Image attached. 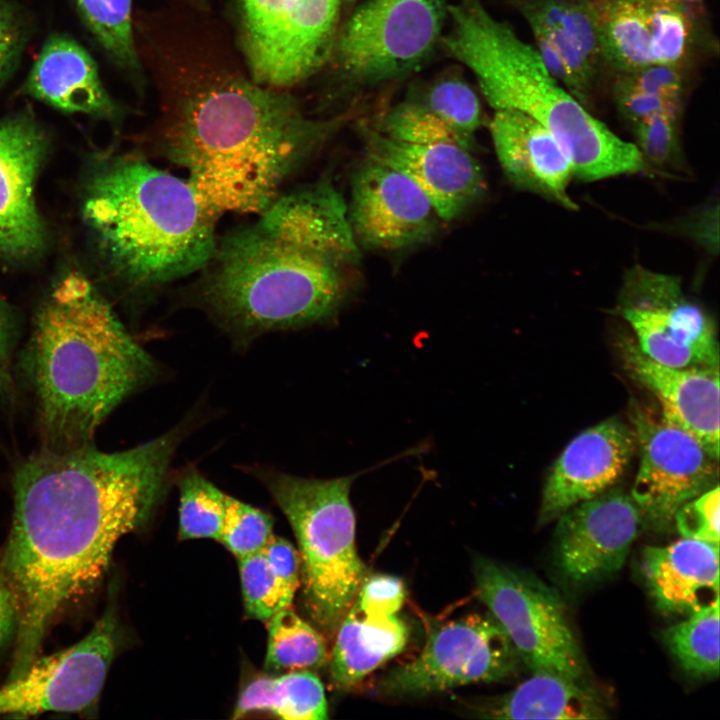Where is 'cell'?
Wrapping results in <instances>:
<instances>
[{
    "mask_svg": "<svg viewBox=\"0 0 720 720\" xmlns=\"http://www.w3.org/2000/svg\"><path fill=\"white\" fill-rule=\"evenodd\" d=\"M679 116L657 114L633 124L637 148L647 163L672 164L679 154Z\"/></svg>",
    "mask_w": 720,
    "mask_h": 720,
    "instance_id": "cell-37",
    "label": "cell"
},
{
    "mask_svg": "<svg viewBox=\"0 0 720 720\" xmlns=\"http://www.w3.org/2000/svg\"><path fill=\"white\" fill-rule=\"evenodd\" d=\"M342 0H241L244 43L254 77L294 85L323 62Z\"/></svg>",
    "mask_w": 720,
    "mask_h": 720,
    "instance_id": "cell-11",
    "label": "cell"
},
{
    "mask_svg": "<svg viewBox=\"0 0 720 720\" xmlns=\"http://www.w3.org/2000/svg\"><path fill=\"white\" fill-rule=\"evenodd\" d=\"M620 354L628 375L658 399L661 415L718 460L719 368H670L648 358L631 340L620 343Z\"/></svg>",
    "mask_w": 720,
    "mask_h": 720,
    "instance_id": "cell-22",
    "label": "cell"
},
{
    "mask_svg": "<svg viewBox=\"0 0 720 720\" xmlns=\"http://www.w3.org/2000/svg\"><path fill=\"white\" fill-rule=\"evenodd\" d=\"M259 84L213 79L184 96L166 121L162 152L215 217L260 213L337 127Z\"/></svg>",
    "mask_w": 720,
    "mask_h": 720,
    "instance_id": "cell-3",
    "label": "cell"
},
{
    "mask_svg": "<svg viewBox=\"0 0 720 720\" xmlns=\"http://www.w3.org/2000/svg\"><path fill=\"white\" fill-rule=\"evenodd\" d=\"M545 67L582 104L602 59L595 23L584 0H519Z\"/></svg>",
    "mask_w": 720,
    "mask_h": 720,
    "instance_id": "cell-21",
    "label": "cell"
},
{
    "mask_svg": "<svg viewBox=\"0 0 720 720\" xmlns=\"http://www.w3.org/2000/svg\"><path fill=\"white\" fill-rule=\"evenodd\" d=\"M405 596L396 576L365 577L336 628L329 671L337 688L352 687L404 649L409 630L398 612Z\"/></svg>",
    "mask_w": 720,
    "mask_h": 720,
    "instance_id": "cell-17",
    "label": "cell"
},
{
    "mask_svg": "<svg viewBox=\"0 0 720 720\" xmlns=\"http://www.w3.org/2000/svg\"><path fill=\"white\" fill-rule=\"evenodd\" d=\"M641 569L659 610L690 615L719 599V545L682 538L647 546Z\"/></svg>",
    "mask_w": 720,
    "mask_h": 720,
    "instance_id": "cell-25",
    "label": "cell"
},
{
    "mask_svg": "<svg viewBox=\"0 0 720 720\" xmlns=\"http://www.w3.org/2000/svg\"><path fill=\"white\" fill-rule=\"evenodd\" d=\"M637 345L651 360L675 369L719 368L713 321L683 292L646 306H622Z\"/></svg>",
    "mask_w": 720,
    "mask_h": 720,
    "instance_id": "cell-23",
    "label": "cell"
},
{
    "mask_svg": "<svg viewBox=\"0 0 720 720\" xmlns=\"http://www.w3.org/2000/svg\"><path fill=\"white\" fill-rule=\"evenodd\" d=\"M471 152L451 143L412 144L367 133L368 158L409 177L445 222L463 215L486 191L483 170Z\"/></svg>",
    "mask_w": 720,
    "mask_h": 720,
    "instance_id": "cell-20",
    "label": "cell"
},
{
    "mask_svg": "<svg viewBox=\"0 0 720 720\" xmlns=\"http://www.w3.org/2000/svg\"><path fill=\"white\" fill-rule=\"evenodd\" d=\"M479 717L492 719L605 718L598 694L581 679L540 672L520 683L509 693L483 703L475 710Z\"/></svg>",
    "mask_w": 720,
    "mask_h": 720,
    "instance_id": "cell-27",
    "label": "cell"
},
{
    "mask_svg": "<svg viewBox=\"0 0 720 720\" xmlns=\"http://www.w3.org/2000/svg\"><path fill=\"white\" fill-rule=\"evenodd\" d=\"M14 327L11 314L0 298V399L10 400L13 395L12 348Z\"/></svg>",
    "mask_w": 720,
    "mask_h": 720,
    "instance_id": "cell-41",
    "label": "cell"
},
{
    "mask_svg": "<svg viewBox=\"0 0 720 720\" xmlns=\"http://www.w3.org/2000/svg\"><path fill=\"white\" fill-rule=\"evenodd\" d=\"M183 435L178 426L118 452L42 448L18 466L0 560L17 613L7 679L40 655L58 613L102 579L120 539L147 521Z\"/></svg>",
    "mask_w": 720,
    "mask_h": 720,
    "instance_id": "cell-1",
    "label": "cell"
},
{
    "mask_svg": "<svg viewBox=\"0 0 720 720\" xmlns=\"http://www.w3.org/2000/svg\"><path fill=\"white\" fill-rule=\"evenodd\" d=\"M490 133L504 174L514 185L575 209L567 193L571 163L540 123L519 111L495 110Z\"/></svg>",
    "mask_w": 720,
    "mask_h": 720,
    "instance_id": "cell-24",
    "label": "cell"
},
{
    "mask_svg": "<svg viewBox=\"0 0 720 720\" xmlns=\"http://www.w3.org/2000/svg\"><path fill=\"white\" fill-rule=\"evenodd\" d=\"M22 26L15 10L0 0V88L12 72L22 45Z\"/></svg>",
    "mask_w": 720,
    "mask_h": 720,
    "instance_id": "cell-39",
    "label": "cell"
},
{
    "mask_svg": "<svg viewBox=\"0 0 720 720\" xmlns=\"http://www.w3.org/2000/svg\"><path fill=\"white\" fill-rule=\"evenodd\" d=\"M520 657L501 624L472 614L434 628L421 653L391 670L380 682L388 696H420L479 682L509 678Z\"/></svg>",
    "mask_w": 720,
    "mask_h": 720,
    "instance_id": "cell-9",
    "label": "cell"
},
{
    "mask_svg": "<svg viewBox=\"0 0 720 720\" xmlns=\"http://www.w3.org/2000/svg\"><path fill=\"white\" fill-rule=\"evenodd\" d=\"M347 209L358 245L377 250L423 244L435 236L442 221L409 177L370 158L352 177Z\"/></svg>",
    "mask_w": 720,
    "mask_h": 720,
    "instance_id": "cell-16",
    "label": "cell"
},
{
    "mask_svg": "<svg viewBox=\"0 0 720 720\" xmlns=\"http://www.w3.org/2000/svg\"><path fill=\"white\" fill-rule=\"evenodd\" d=\"M118 639L114 607L72 646L40 655L18 677L0 687V716L74 713L94 706L103 689Z\"/></svg>",
    "mask_w": 720,
    "mask_h": 720,
    "instance_id": "cell-12",
    "label": "cell"
},
{
    "mask_svg": "<svg viewBox=\"0 0 720 720\" xmlns=\"http://www.w3.org/2000/svg\"><path fill=\"white\" fill-rule=\"evenodd\" d=\"M268 624L266 669L274 672L310 670L326 663L323 637L290 607L276 613Z\"/></svg>",
    "mask_w": 720,
    "mask_h": 720,
    "instance_id": "cell-30",
    "label": "cell"
},
{
    "mask_svg": "<svg viewBox=\"0 0 720 720\" xmlns=\"http://www.w3.org/2000/svg\"><path fill=\"white\" fill-rule=\"evenodd\" d=\"M261 552L274 574L297 590L301 578V560L295 547L286 539L273 536Z\"/></svg>",
    "mask_w": 720,
    "mask_h": 720,
    "instance_id": "cell-40",
    "label": "cell"
},
{
    "mask_svg": "<svg viewBox=\"0 0 720 720\" xmlns=\"http://www.w3.org/2000/svg\"><path fill=\"white\" fill-rule=\"evenodd\" d=\"M423 106L455 129L474 136L482 124V110L475 91L464 81L449 78L430 88Z\"/></svg>",
    "mask_w": 720,
    "mask_h": 720,
    "instance_id": "cell-36",
    "label": "cell"
},
{
    "mask_svg": "<svg viewBox=\"0 0 720 720\" xmlns=\"http://www.w3.org/2000/svg\"><path fill=\"white\" fill-rule=\"evenodd\" d=\"M273 536L269 514L228 496L219 542L237 559L261 552Z\"/></svg>",
    "mask_w": 720,
    "mask_h": 720,
    "instance_id": "cell-35",
    "label": "cell"
},
{
    "mask_svg": "<svg viewBox=\"0 0 720 720\" xmlns=\"http://www.w3.org/2000/svg\"><path fill=\"white\" fill-rule=\"evenodd\" d=\"M179 491L180 538L219 541L228 495L194 469L181 475Z\"/></svg>",
    "mask_w": 720,
    "mask_h": 720,
    "instance_id": "cell-31",
    "label": "cell"
},
{
    "mask_svg": "<svg viewBox=\"0 0 720 720\" xmlns=\"http://www.w3.org/2000/svg\"><path fill=\"white\" fill-rule=\"evenodd\" d=\"M448 54L468 68L494 110H515L540 123L567 155L573 176L591 182L646 171L635 144L592 116L545 67L538 51L480 0L448 8Z\"/></svg>",
    "mask_w": 720,
    "mask_h": 720,
    "instance_id": "cell-5",
    "label": "cell"
},
{
    "mask_svg": "<svg viewBox=\"0 0 720 720\" xmlns=\"http://www.w3.org/2000/svg\"><path fill=\"white\" fill-rule=\"evenodd\" d=\"M84 216L112 268L154 288L204 269L216 218L185 178L140 158H121L93 179Z\"/></svg>",
    "mask_w": 720,
    "mask_h": 720,
    "instance_id": "cell-6",
    "label": "cell"
},
{
    "mask_svg": "<svg viewBox=\"0 0 720 720\" xmlns=\"http://www.w3.org/2000/svg\"><path fill=\"white\" fill-rule=\"evenodd\" d=\"M258 711L270 712L285 720L327 719L323 684L309 670L257 678L241 691L233 718Z\"/></svg>",
    "mask_w": 720,
    "mask_h": 720,
    "instance_id": "cell-28",
    "label": "cell"
},
{
    "mask_svg": "<svg viewBox=\"0 0 720 720\" xmlns=\"http://www.w3.org/2000/svg\"><path fill=\"white\" fill-rule=\"evenodd\" d=\"M46 144L30 116L0 122V256L6 259L33 256L44 244L34 184Z\"/></svg>",
    "mask_w": 720,
    "mask_h": 720,
    "instance_id": "cell-19",
    "label": "cell"
},
{
    "mask_svg": "<svg viewBox=\"0 0 720 720\" xmlns=\"http://www.w3.org/2000/svg\"><path fill=\"white\" fill-rule=\"evenodd\" d=\"M84 23L112 59L129 70L138 68L133 37L132 0H74Z\"/></svg>",
    "mask_w": 720,
    "mask_h": 720,
    "instance_id": "cell-32",
    "label": "cell"
},
{
    "mask_svg": "<svg viewBox=\"0 0 720 720\" xmlns=\"http://www.w3.org/2000/svg\"><path fill=\"white\" fill-rule=\"evenodd\" d=\"M719 484L682 505L673 522L682 538L719 545Z\"/></svg>",
    "mask_w": 720,
    "mask_h": 720,
    "instance_id": "cell-38",
    "label": "cell"
},
{
    "mask_svg": "<svg viewBox=\"0 0 720 720\" xmlns=\"http://www.w3.org/2000/svg\"><path fill=\"white\" fill-rule=\"evenodd\" d=\"M22 366L36 397L43 449L92 444L103 420L156 373L83 276L62 279L35 319Z\"/></svg>",
    "mask_w": 720,
    "mask_h": 720,
    "instance_id": "cell-4",
    "label": "cell"
},
{
    "mask_svg": "<svg viewBox=\"0 0 720 720\" xmlns=\"http://www.w3.org/2000/svg\"><path fill=\"white\" fill-rule=\"evenodd\" d=\"M637 448L633 430L606 419L574 437L553 463L544 484L539 522L546 524L585 500L609 490Z\"/></svg>",
    "mask_w": 720,
    "mask_h": 720,
    "instance_id": "cell-18",
    "label": "cell"
},
{
    "mask_svg": "<svg viewBox=\"0 0 720 720\" xmlns=\"http://www.w3.org/2000/svg\"><path fill=\"white\" fill-rule=\"evenodd\" d=\"M257 215L217 241L202 304L246 340L331 320L348 293L344 270L360 257L342 195L319 181Z\"/></svg>",
    "mask_w": 720,
    "mask_h": 720,
    "instance_id": "cell-2",
    "label": "cell"
},
{
    "mask_svg": "<svg viewBox=\"0 0 720 720\" xmlns=\"http://www.w3.org/2000/svg\"><path fill=\"white\" fill-rule=\"evenodd\" d=\"M602 59L618 72L650 65L680 66L704 16L703 0H584Z\"/></svg>",
    "mask_w": 720,
    "mask_h": 720,
    "instance_id": "cell-14",
    "label": "cell"
},
{
    "mask_svg": "<svg viewBox=\"0 0 720 720\" xmlns=\"http://www.w3.org/2000/svg\"><path fill=\"white\" fill-rule=\"evenodd\" d=\"M17 630V613L12 594L0 573V652L13 643Z\"/></svg>",
    "mask_w": 720,
    "mask_h": 720,
    "instance_id": "cell-42",
    "label": "cell"
},
{
    "mask_svg": "<svg viewBox=\"0 0 720 720\" xmlns=\"http://www.w3.org/2000/svg\"><path fill=\"white\" fill-rule=\"evenodd\" d=\"M382 135L406 143H451L473 149L474 136L463 133L420 102H408L393 108L376 130Z\"/></svg>",
    "mask_w": 720,
    "mask_h": 720,
    "instance_id": "cell-33",
    "label": "cell"
},
{
    "mask_svg": "<svg viewBox=\"0 0 720 720\" xmlns=\"http://www.w3.org/2000/svg\"><path fill=\"white\" fill-rule=\"evenodd\" d=\"M664 641L681 667L695 678L719 674V599L664 632Z\"/></svg>",
    "mask_w": 720,
    "mask_h": 720,
    "instance_id": "cell-29",
    "label": "cell"
},
{
    "mask_svg": "<svg viewBox=\"0 0 720 720\" xmlns=\"http://www.w3.org/2000/svg\"><path fill=\"white\" fill-rule=\"evenodd\" d=\"M473 573L478 597L532 673L582 680L583 655L557 591L533 575L482 557L474 561Z\"/></svg>",
    "mask_w": 720,
    "mask_h": 720,
    "instance_id": "cell-8",
    "label": "cell"
},
{
    "mask_svg": "<svg viewBox=\"0 0 720 720\" xmlns=\"http://www.w3.org/2000/svg\"><path fill=\"white\" fill-rule=\"evenodd\" d=\"M449 4L450 0H367L339 37L341 69L366 82L413 69L438 41Z\"/></svg>",
    "mask_w": 720,
    "mask_h": 720,
    "instance_id": "cell-10",
    "label": "cell"
},
{
    "mask_svg": "<svg viewBox=\"0 0 720 720\" xmlns=\"http://www.w3.org/2000/svg\"><path fill=\"white\" fill-rule=\"evenodd\" d=\"M31 96L65 112L110 117L116 106L91 55L74 39L52 35L24 84Z\"/></svg>",
    "mask_w": 720,
    "mask_h": 720,
    "instance_id": "cell-26",
    "label": "cell"
},
{
    "mask_svg": "<svg viewBox=\"0 0 720 720\" xmlns=\"http://www.w3.org/2000/svg\"><path fill=\"white\" fill-rule=\"evenodd\" d=\"M258 474L297 539L308 610L318 624L333 631L366 577L356 550L350 501L351 486L361 473L333 479L266 470Z\"/></svg>",
    "mask_w": 720,
    "mask_h": 720,
    "instance_id": "cell-7",
    "label": "cell"
},
{
    "mask_svg": "<svg viewBox=\"0 0 720 720\" xmlns=\"http://www.w3.org/2000/svg\"><path fill=\"white\" fill-rule=\"evenodd\" d=\"M557 519L554 563L573 585L617 573L644 523L632 497L614 489L572 506Z\"/></svg>",
    "mask_w": 720,
    "mask_h": 720,
    "instance_id": "cell-15",
    "label": "cell"
},
{
    "mask_svg": "<svg viewBox=\"0 0 720 720\" xmlns=\"http://www.w3.org/2000/svg\"><path fill=\"white\" fill-rule=\"evenodd\" d=\"M630 419L640 451L631 497L643 521L665 528L682 505L718 484V460L662 415L633 406Z\"/></svg>",
    "mask_w": 720,
    "mask_h": 720,
    "instance_id": "cell-13",
    "label": "cell"
},
{
    "mask_svg": "<svg viewBox=\"0 0 720 720\" xmlns=\"http://www.w3.org/2000/svg\"><path fill=\"white\" fill-rule=\"evenodd\" d=\"M238 560L242 594L249 616L268 622L276 613L291 606L296 590L274 574L262 552Z\"/></svg>",
    "mask_w": 720,
    "mask_h": 720,
    "instance_id": "cell-34",
    "label": "cell"
}]
</instances>
